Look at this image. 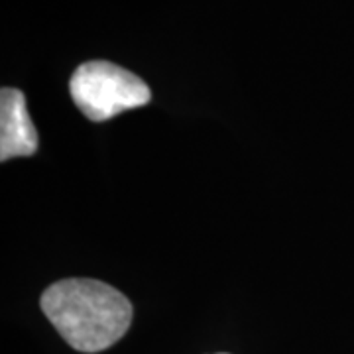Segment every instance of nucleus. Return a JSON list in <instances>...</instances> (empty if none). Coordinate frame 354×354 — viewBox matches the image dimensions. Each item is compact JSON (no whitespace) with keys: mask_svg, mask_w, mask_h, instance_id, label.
Here are the masks:
<instances>
[{"mask_svg":"<svg viewBox=\"0 0 354 354\" xmlns=\"http://www.w3.org/2000/svg\"><path fill=\"white\" fill-rule=\"evenodd\" d=\"M41 309L65 342L79 353H101L127 335L132 304L97 279H62L41 295Z\"/></svg>","mask_w":354,"mask_h":354,"instance_id":"f257e3e1","label":"nucleus"},{"mask_svg":"<svg viewBox=\"0 0 354 354\" xmlns=\"http://www.w3.org/2000/svg\"><path fill=\"white\" fill-rule=\"evenodd\" d=\"M69 93L77 109L93 122H104L152 101V91L138 75L111 62L79 65L69 81Z\"/></svg>","mask_w":354,"mask_h":354,"instance_id":"f03ea898","label":"nucleus"},{"mask_svg":"<svg viewBox=\"0 0 354 354\" xmlns=\"http://www.w3.org/2000/svg\"><path fill=\"white\" fill-rule=\"evenodd\" d=\"M38 150V132L26 109L22 91L4 87L0 91V162Z\"/></svg>","mask_w":354,"mask_h":354,"instance_id":"7ed1b4c3","label":"nucleus"}]
</instances>
